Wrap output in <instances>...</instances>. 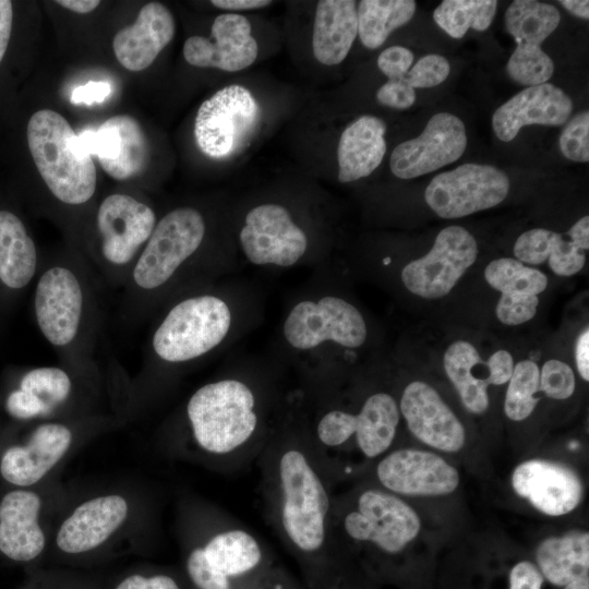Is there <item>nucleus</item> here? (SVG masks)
<instances>
[{"label": "nucleus", "mask_w": 589, "mask_h": 589, "mask_svg": "<svg viewBox=\"0 0 589 589\" xmlns=\"http://www.w3.org/2000/svg\"><path fill=\"white\" fill-rule=\"evenodd\" d=\"M75 373L65 365L33 368L22 374L17 388L35 398L41 406L45 417H48L70 399L74 389Z\"/></svg>", "instance_id": "obj_35"}, {"label": "nucleus", "mask_w": 589, "mask_h": 589, "mask_svg": "<svg viewBox=\"0 0 589 589\" xmlns=\"http://www.w3.org/2000/svg\"><path fill=\"white\" fill-rule=\"evenodd\" d=\"M574 358L580 377L589 381V329L588 326L577 336L574 346Z\"/></svg>", "instance_id": "obj_49"}, {"label": "nucleus", "mask_w": 589, "mask_h": 589, "mask_svg": "<svg viewBox=\"0 0 589 589\" xmlns=\"http://www.w3.org/2000/svg\"><path fill=\"white\" fill-rule=\"evenodd\" d=\"M262 490L276 532L297 554L320 556L330 540L333 498L312 442L278 438L261 450Z\"/></svg>", "instance_id": "obj_1"}, {"label": "nucleus", "mask_w": 589, "mask_h": 589, "mask_svg": "<svg viewBox=\"0 0 589 589\" xmlns=\"http://www.w3.org/2000/svg\"><path fill=\"white\" fill-rule=\"evenodd\" d=\"M284 336L296 349L309 350L325 341L346 348L362 346L368 327L361 312L347 300L326 296L297 303L284 323Z\"/></svg>", "instance_id": "obj_12"}, {"label": "nucleus", "mask_w": 589, "mask_h": 589, "mask_svg": "<svg viewBox=\"0 0 589 589\" xmlns=\"http://www.w3.org/2000/svg\"><path fill=\"white\" fill-rule=\"evenodd\" d=\"M516 260L529 266L548 263L553 274L570 277L585 266L586 255L567 233L545 228H532L522 232L513 248Z\"/></svg>", "instance_id": "obj_31"}, {"label": "nucleus", "mask_w": 589, "mask_h": 589, "mask_svg": "<svg viewBox=\"0 0 589 589\" xmlns=\"http://www.w3.org/2000/svg\"><path fill=\"white\" fill-rule=\"evenodd\" d=\"M450 71L448 60L441 55L423 56L405 75L413 88H429L443 83Z\"/></svg>", "instance_id": "obj_41"}, {"label": "nucleus", "mask_w": 589, "mask_h": 589, "mask_svg": "<svg viewBox=\"0 0 589 589\" xmlns=\"http://www.w3.org/2000/svg\"><path fill=\"white\" fill-rule=\"evenodd\" d=\"M116 589H180L177 581L167 575H131L125 577Z\"/></svg>", "instance_id": "obj_47"}, {"label": "nucleus", "mask_w": 589, "mask_h": 589, "mask_svg": "<svg viewBox=\"0 0 589 589\" xmlns=\"http://www.w3.org/2000/svg\"><path fill=\"white\" fill-rule=\"evenodd\" d=\"M232 316L216 294L197 293L173 303L154 328L146 349L145 370L192 362L219 346Z\"/></svg>", "instance_id": "obj_5"}, {"label": "nucleus", "mask_w": 589, "mask_h": 589, "mask_svg": "<svg viewBox=\"0 0 589 589\" xmlns=\"http://www.w3.org/2000/svg\"><path fill=\"white\" fill-rule=\"evenodd\" d=\"M201 549L208 565L229 580L251 573L264 558L260 541L235 525L212 534Z\"/></svg>", "instance_id": "obj_32"}, {"label": "nucleus", "mask_w": 589, "mask_h": 589, "mask_svg": "<svg viewBox=\"0 0 589 589\" xmlns=\"http://www.w3.org/2000/svg\"><path fill=\"white\" fill-rule=\"evenodd\" d=\"M239 240L245 257L255 265H294L308 249L305 232L279 204H262L245 216Z\"/></svg>", "instance_id": "obj_15"}, {"label": "nucleus", "mask_w": 589, "mask_h": 589, "mask_svg": "<svg viewBox=\"0 0 589 589\" xmlns=\"http://www.w3.org/2000/svg\"><path fill=\"white\" fill-rule=\"evenodd\" d=\"M214 7L227 10V11H244L261 9L269 5L272 1L268 0H213L211 2Z\"/></svg>", "instance_id": "obj_51"}, {"label": "nucleus", "mask_w": 589, "mask_h": 589, "mask_svg": "<svg viewBox=\"0 0 589 589\" xmlns=\"http://www.w3.org/2000/svg\"><path fill=\"white\" fill-rule=\"evenodd\" d=\"M98 0H58L57 4L81 14L94 11L99 5Z\"/></svg>", "instance_id": "obj_53"}, {"label": "nucleus", "mask_w": 589, "mask_h": 589, "mask_svg": "<svg viewBox=\"0 0 589 589\" xmlns=\"http://www.w3.org/2000/svg\"><path fill=\"white\" fill-rule=\"evenodd\" d=\"M36 244L23 220L0 209V299L21 294L39 272Z\"/></svg>", "instance_id": "obj_27"}, {"label": "nucleus", "mask_w": 589, "mask_h": 589, "mask_svg": "<svg viewBox=\"0 0 589 589\" xmlns=\"http://www.w3.org/2000/svg\"><path fill=\"white\" fill-rule=\"evenodd\" d=\"M386 125L375 116H361L342 131L338 147V180L348 183L370 176L386 153Z\"/></svg>", "instance_id": "obj_28"}, {"label": "nucleus", "mask_w": 589, "mask_h": 589, "mask_svg": "<svg viewBox=\"0 0 589 589\" xmlns=\"http://www.w3.org/2000/svg\"><path fill=\"white\" fill-rule=\"evenodd\" d=\"M41 500L27 488H14L0 497V553L11 561L26 563L45 549L39 525Z\"/></svg>", "instance_id": "obj_25"}, {"label": "nucleus", "mask_w": 589, "mask_h": 589, "mask_svg": "<svg viewBox=\"0 0 589 589\" xmlns=\"http://www.w3.org/2000/svg\"><path fill=\"white\" fill-rule=\"evenodd\" d=\"M497 8L495 0H445L434 10V22L450 37L459 39L469 28L485 31Z\"/></svg>", "instance_id": "obj_37"}, {"label": "nucleus", "mask_w": 589, "mask_h": 589, "mask_svg": "<svg viewBox=\"0 0 589 589\" xmlns=\"http://www.w3.org/2000/svg\"><path fill=\"white\" fill-rule=\"evenodd\" d=\"M413 0H362L358 4V35L369 49L381 47L398 27L414 15Z\"/></svg>", "instance_id": "obj_33"}, {"label": "nucleus", "mask_w": 589, "mask_h": 589, "mask_svg": "<svg viewBox=\"0 0 589 589\" xmlns=\"http://www.w3.org/2000/svg\"><path fill=\"white\" fill-rule=\"evenodd\" d=\"M185 413L195 444L208 455L231 461L249 453L260 431L254 392L236 378L199 387Z\"/></svg>", "instance_id": "obj_4"}, {"label": "nucleus", "mask_w": 589, "mask_h": 589, "mask_svg": "<svg viewBox=\"0 0 589 589\" xmlns=\"http://www.w3.org/2000/svg\"><path fill=\"white\" fill-rule=\"evenodd\" d=\"M357 35L356 1L322 0L317 2L312 33V50L320 63L336 65L342 62Z\"/></svg>", "instance_id": "obj_30"}, {"label": "nucleus", "mask_w": 589, "mask_h": 589, "mask_svg": "<svg viewBox=\"0 0 589 589\" xmlns=\"http://www.w3.org/2000/svg\"><path fill=\"white\" fill-rule=\"evenodd\" d=\"M582 250L589 249V216L579 218L566 232Z\"/></svg>", "instance_id": "obj_52"}, {"label": "nucleus", "mask_w": 589, "mask_h": 589, "mask_svg": "<svg viewBox=\"0 0 589 589\" xmlns=\"http://www.w3.org/2000/svg\"><path fill=\"white\" fill-rule=\"evenodd\" d=\"M442 362L461 404L473 414L488 410L489 387L506 384L515 364L513 354L506 349H497L484 360L476 345L467 339L450 342L443 352Z\"/></svg>", "instance_id": "obj_16"}, {"label": "nucleus", "mask_w": 589, "mask_h": 589, "mask_svg": "<svg viewBox=\"0 0 589 589\" xmlns=\"http://www.w3.org/2000/svg\"><path fill=\"white\" fill-rule=\"evenodd\" d=\"M483 275L486 284L504 296H540L549 285L542 271L515 257L492 260Z\"/></svg>", "instance_id": "obj_36"}, {"label": "nucleus", "mask_w": 589, "mask_h": 589, "mask_svg": "<svg viewBox=\"0 0 589 589\" xmlns=\"http://www.w3.org/2000/svg\"><path fill=\"white\" fill-rule=\"evenodd\" d=\"M540 573L564 589H589V533L573 530L540 543L536 553Z\"/></svg>", "instance_id": "obj_29"}, {"label": "nucleus", "mask_w": 589, "mask_h": 589, "mask_svg": "<svg viewBox=\"0 0 589 589\" xmlns=\"http://www.w3.org/2000/svg\"><path fill=\"white\" fill-rule=\"evenodd\" d=\"M560 4L578 17L585 20L589 17V1L587 0H561Z\"/></svg>", "instance_id": "obj_54"}, {"label": "nucleus", "mask_w": 589, "mask_h": 589, "mask_svg": "<svg viewBox=\"0 0 589 589\" xmlns=\"http://www.w3.org/2000/svg\"><path fill=\"white\" fill-rule=\"evenodd\" d=\"M376 99L383 106L404 110L414 104L416 92L404 76L384 83L376 92Z\"/></svg>", "instance_id": "obj_44"}, {"label": "nucleus", "mask_w": 589, "mask_h": 589, "mask_svg": "<svg viewBox=\"0 0 589 589\" xmlns=\"http://www.w3.org/2000/svg\"><path fill=\"white\" fill-rule=\"evenodd\" d=\"M400 420L398 404L385 392L370 395L359 412L332 409L315 424L312 444L318 454L339 448L354 438L366 458L383 455L392 445Z\"/></svg>", "instance_id": "obj_8"}, {"label": "nucleus", "mask_w": 589, "mask_h": 589, "mask_svg": "<svg viewBox=\"0 0 589 589\" xmlns=\"http://www.w3.org/2000/svg\"><path fill=\"white\" fill-rule=\"evenodd\" d=\"M111 93L108 82L91 81L77 86L71 94V103L92 105L103 103Z\"/></svg>", "instance_id": "obj_48"}, {"label": "nucleus", "mask_w": 589, "mask_h": 589, "mask_svg": "<svg viewBox=\"0 0 589 589\" xmlns=\"http://www.w3.org/2000/svg\"><path fill=\"white\" fill-rule=\"evenodd\" d=\"M72 429L61 422L37 425L24 443L8 446L0 455V477L14 488L40 481L67 454Z\"/></svg>", "instance_id": "obj_21"}, {"label": "nucleus", "mask_w": 589, "mask_h": 589, "mask_svg": "<svg viewBox=\"0 0 589 589\" xmlns=\"http://www.w3.org/2000/svg\"><path fill=\"white\" fill-rule=\"evenodd\" d=\"M398 408L409 431L422 443L450 453L462 448L466 438L462 423L429 383H408Z\"/></svg>", "instance_id": "obj_19"}, {"label": "nucleus", "mask_w": 589, "mask_h": 589, "mask_svg": "<svg viewBox=\"0 0 589 589\" xmlns=\"http://www.w3.org/2000/svg\"><path fill=\"white\" fill-rule=\"evenodd\" d=\"M560 21L561 13L553 4L515 0L508 5L504 25L517 46L506 63V72L514 82L533 86L551 79L554 64L540 45L556 29Z\"/></svg>", "instance_id": "obj_9"}, {"label": "nucleus", "mask_w": 589, "mask_h": 589, "mask_svg": "<svg viewBox=\"0 0 589 589\" xmlns=\"http://www.w3.org/2000/svg\"><path fill=\"white\" fill-rule=\"evenodd\" d=\"M376 477L390 493L443 495L459 483L457 470L431 452L406 448L386 455L376 466Z\"/></svg>", "instance_id": "obj_20"}, {"label": "nucleus", "mask_w": 589, "mask_h": 589, "mask_svg": "<svg viewBox=\"0 0 589 589\" xmlns=\"http://www.w3.org/2000/svg\"><path fill=\"white\" fill-rule=\"evenodd\" d=\"M514 491L550 516L574 510L584 496L578 474L568 466L542 459L518 465L512 477Z\"/></svg>", "instance_id": "obj_22"}, {"label": "nucleus", "mask_w": 589, "mask_h": 589, "mask_svg": "<svg viewBox=\"0 0 589 589\" xmlns=\"http://www.w3.org/2000/svg\"><path fill=\"white\" fill-rule=\"evenodd\" d=\"M466 146L464 122L449 112H438L430 118L419 136L394 148L389 167L397 178L413 179L456 161Z\"/></svg>", "instance_id": "obj_17"}, {"label": "nucleus", "mask_w": 589, "mask_h": 589, "mask_svg": "<svg viewBox=\"0 0 589 589\" xmlns=\"http://www.w3.org/2000/svg\"><path fill=\"white\" fill-rule=\"evenodd\" d=\"M206 220L192 206L167 213L156 226L123 286V315L146 316L190 269L204 243Z\"/></svg>", "instance_id": "obj_3"}, {"label": "nucleus", "mask_w": 589, "mask_h": 589, "mask_svg": "<svg viewBox=\"0 0 589 589\" xmlns=\"http://www.w3.org/2000/svg\"><path fill=\"white\" fill-rule=\"evenodd\" d=\"M32 158L52 196L63 205L81 206L95 194L97 173L92 156L75 146L72 127L51 109L32 115L26 130Z\"/></svg>", "instance_id": "obj_6"}, {"label": "nucleus", "mask_w": 589, "mask_h": 589, "mask_svg": "<svg viewBox=\"0 0 589 589\" xmlns=\"http://www.w3.org/2000/svg\"><path fill=\"white\" fill-rule=\"evenodd\" d=\"M412 62V51L402 46L387 47L377 58V67L388 80L404 77L410 70Z\"/></svg>", "instance_id": "obj_45"}, {"label": "nucleus", "mask_w": 589, "mask_h": 589, "mask_svg": "<svg viewBox=\"0 0 589 589\" xmlns=\"http://www.w3.org/2000/svg\"><path fill=\"white\" fill-rule=\"evenodd\" d=\"M175 33L176 22L170 10L160 2H148L132 25L116 34L112 49L127 70L143 71L172 40Z\"/></svg>", "instance_id": "obj_26"}, {"label": "nucleus", "mask_w": 589, "mask_h": 589, "mask_svg": "<svg viewBox=\"0 0 589 589\" xmlns=\"http://www.w3.org/2000/svg\"><path fill=\"white\" fill-rule=\"evenodd\" d=\"M573 108L572 98L551 83L528 86L494 111L492 128L501 141L510 142L526 125H563Z\"/></svg>", "instance_id": "obj_23"}, {"label": "nucleus", "mask_w": 589, "mask_h": 589, "mask_svg": "<svg viewBox=\"0 0 589 589\" xmlns=\"http://www.w3.org/2000/svg\"><path fill=\"white\" fill-rule=\"evenodd\" d=\"M36 278L33 313L39 332L63 365L91 371L104 320L103 280L79 253L47 262Z\"/></svg>", "instance_id": "obj_2"}, {"label": "nucleus", "mask_w": 589, "mask_h": 589, "mask_svg": "<svg viewBox=\"0 0 589 589\" xmlns=\"http://www.w3.org/2000/svg\"><path fill=\"white\" fill-rule=\"evenodd\" d=\"M558 145L562 154L569 160H589V111L581 110L567 121L561 132Z\"/></svg>", "instance_id": "obj_39"}, {"label": "nucleus", "mask_w": 589, "mask_h": 589, "mask_svg": "<svg viewBox=\"0 0 589 589\" xmlns=\"http://www.w3.org/2000/svg\"><path fill=\"white\" fill-rule=\"evenodd\" d=\"M259 117V105L242 85H227L200 106L194 121L199 148L212 158L232 154L251 132Z\"/></svg>", "instance_id": "obj_14"}, {"label": "nucleus", "mask_w": 589, "mask_h": 589, "mask_svg": "<svg viewBox=\"0 0 589 589\" xmlns=\"http://www.w3.org/2000/svg\"><path fill=\"white\" fill-rule=\"evenodd\" d=\"M543 576L529 561L517 563L509 573V589H542Z\"/></svg>", "instance_id": "obj_46"}, {"label": "nucleus", "mask_w": 589, "mask_h": 589, "mask_svg": "<svg viewBox=\"0 0 589 589\" xmlns=\"http://www.w3.org/2000/svg\"><path fill=\"white\" fill-rule=\"evenodd\" d=\"M156 223L153 208L130 194L112 193L99 203L96 237L84 256L104 284L123 288Z\"/></svg>", "instance_id": "obj_7"}, {"label": "nucleus", "mask_w": 589, "mask_h": 589, "mask_svg": "<svg viewBox=\"0 0 589 589\" xmlns=\"http://www.w3.org/2000/svg\"><path fill=\"white\" fill-rule=\"evenodd\" d=\"M13 4L9 0H0V62L2 61L12 34Z\"/></svg>", "instance_id": "obj_50"}, {"label": "nucleus", "mask_w": 589, "mask_h": 589, "mask_svg": "<svg viewBox=\"0 0 589 589\" xmlns=\"http://www.w3.org/2000/svg\"><path fill=\"white\" fill-rule=\"evenodd\" d=\"M539 303V296L501 294L495 305V316L504 325L518 326L536 316Z\"/></svg>", "instance_id": "obj_42"}, {"label": "nucleus", "mask_w": 589, "mask_h": 589, "mask_svg": "<svg viewBox=\"0 0 589 589\" xmlns=\"http://www.w3.org/2000/svg\"><path fill=\"white\" fill-rule=\"evenodd\" d=\"M342 528L354 541L396 554L417 537L421 521L413 508L394 493L366 489L358 496L356 509L344 516Z\"/></svg>", "instance_id": "obj_13"}, {"label": "nucleus", "mask_w": 589, "mask_h": 589, "mask_svg": "<svg viewBox=\"0 0 589 589\" xmlns=\"http://www.w3.org/2000/svg\"><path fill=\"white\" fill-rule=\"evenodd\" d=\"M474 237L452 225L436 236L426 254L408 262L400 272L405 288L412 294L436 300L447 296L478 259Z\"/></svg>", "instance_id": "obj_10"}, {"label": "nucleus", "mask_w": 589, "mask_h": 589, "mask_svg": "<svg viewBox=\"0 0 589 589\" xmlns=\"http://www.w3.org/2000/svg\"><path fill=\"white\" fill-rule=\"evenodd\" d=\"M128 513V502L121 495L110 494L87 500L61 524L56 543L68 554L92 551L123 525Z\"/></svg>", "instance_id": "obj_24"}, {"label": "nucleus", "mask_w": 589, "mask_h": 589, "mask_svg": "<svg viewBox=\"0 0 589 589\" xmlns=\"http://www.w3.org/2000/svg\"><path fill=\"white\" fill-rule=\"evenodd\" d=\"M504 399V412L512 421L527 419L536 409L540 398V368L536 361L524 359L514 369Z\"/></svg>", "instance_id": "obj_38"}, {"label": "nucleus", "mask_w": 589, "mask_h": 589, "mask_svg": "<svg viewBox=\"0 0 589 589\" xmlns=\"http://www.w3.org/2000/svg\"><path fill=\"white\" fill-rule=\"evenodd\" d=\"M249 20L238 13H223L212 25V38L191 36L183 45L185 61L197 68L238 72L252 65L259 45Z\"/></svg>", "instance_id": "obj_18"}, {"label": "nucleus", "mask_w": 589, "mask_h": 589, "mask_svg": "<svg viewBox=\"0 0 589 589\" xmlns=\"http://www.w3.org/2000/svg\"><path fill=\"white\" fill-rule=\"evenodd\" d=\"M576 388V376L572 366L560 360H546L540 370V392L555 400L569 398Z\"/></svg>", "instance_id": "obj_40"}, {"label": "nucleus", "mask_w": 589, "mask_h": 589, "mask_svg": "<svg viewBox=\"0 0 589 589\" xmlns=\"http://www.w3.org/2000/svg\"><path fill=\"white\" fill-rule=\"evenodd\" d=\"M509 187V179L501 169L467 163L435 176L424 191V200L438 217L455 219L501 204Z\"/></svg>", "instance_id": "obj_11"}, {"label": "nucleus", "mask_w": 589, "mask_h": 589, "mask_svg": "<svg viewBox=\"0 0 589 589\" xmlns=\"http://www.w3.org/2000/svg\"><path fill=\"white\" fill-rule=\"evenodd\" d=\"M185 567L190 579L199 589H231L230 580L208 565L201 546L191 550Z\"/></svg>", "instance_id": "obj_43"}, {"label": "nucleus", "mask_w": 589, "mask_h": 589, "mask_svg": "<svg viewBox=\"0 0 589 589\" xmlns=\"http://www.w3.org/2000/svg\"><path fill=\"white\" fill-rule=\"evenodd\" d=\"M118 131L119 146L115 159L100 164L104 171L115 180H129L139 176L145 167L148 147L142 127L133 117H111Z\"/></svg>", "instance_id": "obj_34"}]
</instances>
